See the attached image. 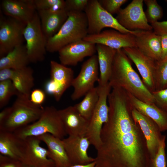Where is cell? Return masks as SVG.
Listing matches in <instances>:
<instances>
[{"instance_id": "44", "label": "cell", "mask_w": 167, "mask_h": 167, "mask_svg": "<svg viewBox=\"0 0 167 167\" xmlns=\"http://www.w3.org/2000/svg\"><path fill=\"white\" fill-rule=\"evenodd\" d=\"M20 167H32L28 165H25L21 163V164Z\"/></svg>"}, {"instance_id": "22", "label": "cell", "mask_w": 167, "mask_h": 167, "mask_svg": "<svg viewBox=\"0 0 167 167\" xmlns=\"http://www.w3.org/2000/svg\"><path fill=\"white\" fill-rule=\"evenodd\" d=\"M1 5L5 15L26 24L33 18L36 11L33 0H3Z\"/></svg>"}, {"instance_id": "4", "label": "cell", "mask_w": 167, "mask_h": 167, "mask_svg": "<svg viewBox=\"0 0 167 167\" xmlns=\"http://www.w3.org/2000/svg\"><path fill=\"white\" fill-rule=\"evenodd\" d=\"M8 116L0 124V131L14 132L37 121L44 108L33 104L30 97L18 94Z\"/></svg>"}, {"instance_id": "3", "label": "cell", "mask_w": 167, "mask_h": 167, "mask_svg": "<svg viewBox=\"0 0 167 167\" xmlns=\"http://www.w3.org/2000/svg\"><path fill=\"white\" fill-rule=\"evenodd\" d=\"M58 32L47 40V51L54 53L73 42L83 40L88 35V22L84 12L70 11Z\"/></svg>"}, {"instance_id": "33", "label": "cell", "mask_w": 167, "mask_h": 167, "mask_svg": "<svg viewBox=\"0 0 167 167\" xmlns=\"http://www.w3.org/2000/svg\"><path fill=\"white\" fill-rule=\"evenodd\" d=\"M36 11L49 10L58 11L65 9V1L64 0H33Z\"/></svg>"}, {"instance_id": "18", "label": "cell", "mask_w": 167, "mask_h": 167, "mask_svg": "<svg viewBox=\"0 0 167 167\" xmlns=\"http://www.w3.org/2000/svg\"><path fill=\"white\" fill-rule=\"evenodd\" d=\"M62 140L72 165H85L95 161V158L88 154L91 144L85 136H68Z\"/></svg>"}, {"instance_id": "24", "label": "cell", "mask_w": 167, "mask_h": 167, "mask_svg": "<svg viewBox=\"0 0 167 167\" xmlns=\"http://www.w3.org/2000/svg\"><path fill=\"white\" fill-rule=\"evenodd\" d=\"M36 137L46 145L49 157L54 163L55 167H69L72 165L62 139L49 134Z\"/></svg>"}, {"instance_id": "19", "label": "cell", "mask_w": 167, "mask_h": 167, "mask_svg": "<svg viewBox=\"0 0 167 167\" xmlns=\"http://www.w3.org/2000/svg\"><path fill=\"white\" fill-rule=\"evenodd\" d=\"M33 73L32 69L28 66L20 69L0 70V81L11 80L18 92V95L30 97L31 89L34 86Z\"/></svg>"}, {"instance_id": "7", "label": "cell", "mask_w": 167, "mask_h": 167, "mask_svg": "<svg viewBox=\"0 0 167 167\" xmlns=\"http://www.w3.org/2000/svg\"><path fill=\"white\" fill-rule=\"evenodd\" d=\"M84 12L88 22V33L94 35L101 32L105 28H109L123 33H132L122 26L116 19L106 11L98 0H89Z\"/></svg>"}, {"instance_id": "31", "label": "cell", "mask_w": 167, "mask_h": 167, "mask_svg": "<svg viewBox=\"0 0 167 167\" xmlns=\"http://www.w3.org/2000/svg\"><path fill=\"white\" fill-rule=\"evenodd\" d=\"M18 95V92L11 80L0 81V109L8 104L12 96Z\"/></svg>"}, {"instance_id": "10", "label": "cell", "mask_w": 167, "mask_h": 167, "mask_svg": "<svg viewBox=\"0 0 167 167\" xmlns=\"http://www.w3.org/2000/svg\"><path fill=\"white\" fill-rule=\"evenodd\" d=\"M99 66L97 56L94 54L84 62L78 75L71 84L74 88L71 98L73 101L79 99L94 88L99 79Z\"/></svg>"}, {"instance_id": "30", "label": "cell", "mask_w": 167, "mask_h": 167, "mask_svg": "<svg viewBox=\"0 0 167 167\" xmlns=\"http://www.w3.org/2000/svg\"><path fill=\"white\" fill-rule=\"evenodd\" d=\"M153 80L155 91L167 88V59L156 62Z\"/></svg>"}, {"instance_id": "17", "label": "cell", "mask_w": 167, "mask_h": 167, "mask_svg": "<svg viewBox=\"0 0 167 167\" xmlns=\"http://www.w3.org/2000/svg\"><path fill=\"white\" fill-rule=\"evenodd\" d=\"M132 113L133 118L139 124L145 138L152 159L157 153L164 135L161 134L158 125L152 119L142 114L134 108Z\"/></svg>"}, {"instance_id": "42", "label": "cell", "mask_w": 167, "mask_h": 167, "mask_svg": "<svg viewBox=\"0 0 167 167\" xmlns=\"http://www.w3.org/2000/svg\"><path fill=\"white\" fill-rule=\"evenodd\" d=\"M11 110V107L4 108L0 113V124L4 121L8 116Z\"/></svg>"}, {"instance_id": "21", "label": "cell", "mask_w": 167, "mask_h": 167, "mask_svg": "<svg viewBox=\"0 0 167 167\" xmlns=\"http://www.w3.org/2000/svg\"><path fill=\"white\" fill-rule=\"evenodd\" d=\"M58 113L66 135H86L89 121L83 117L74 106L59 110Z\"/></svg>"}, {"instance_id": "29", "label": "cell", "mask_w": 167, "mask_h": 167, "mask_svg": "<svg viewBox=\"0 0 167 167\" xmlns=\"http://www.w3.org/2000/svg\"><path fill=\"white\" fill-rule=\"evenodd\" d=\"M84 96V98L81 101L74 106L83 117L89 121L99 98V92L97 86L92 88Z\"/></svg>"}, {"instance_id": "32", "label": "cell", "mask_w": 167, "mask_h": 167, "mask_svg": "<svg viewBox=\"0 0 167 167\" xmlns=\"http://www.w3.org/2000/svg\"><path fill=\"white\" fill-rule=\"evenodd\" d=\"M147 9L145 12L148 23L151 24L158 21L163 16L162 8L156 0H144Z\"/></svg>"}, {"instance_id": "9", "label": "cell", "mask_w": 167, "mask_h": 167, "mask_svg": "<svg viewBox=\"0 0 167 167\" xmlns=\"http://www.w3.org/2000/svg\"><path fill=\"white\" fill-rule=\"evenodd\" d=\"M0 58L5 56L16 47L23 44L26 24L12 18L0 14Z\"/></svg>"}, {"instance_id": "27", "label": "cell", "mask_w": 167, "mask_h": 167, "mask_svg": "<svg viewBox=\"0 0 167 167\" xmlns=\"http://www.w3.org/2000/svg\"><path fill=\"white\" fill-rule=\"evenodd\" d=\"M96 48L99 71L98 86H102L109 83L117 49L99 44Z\"/></svg>"}, {"instance_id": "2", "label": "cell", "mask_w": 167, "mask_h": 167, "mask_svg": "<svg viewBox=\"0 0 167 167\" xmlns=\"http://www.w3.org/2000/svg\"><path fill=\"white\" fill-rule=\"evenodd\" d=\"M109 83L112 88H122L142 101L155 103L151 92L133 69L122 49L116 50Z\"/></svg>"}, {"instance_id": "12", "label": "cell", "mask_w": 167, "mask_h": 167, "mask_svg": "<svg viewBox=\"0 0 167 167\" xmlns=\"http://www.w3.org/2000/svg\"><path fill=\"white\" fill-rule=\"evenodd\" d=\"M143 0H133L123 9L121 8L115 18L125 28L131 31L153 30L147 19L143 8Z\"/></svg>"}, {"instance_id": "14", "label": "cell", "mask_w": 167, "mask_h": 167, "mask_svg": "<svg viewBox=\"0 0 167 167\" xmlns=\"http://www.w3.org/2000/svg\"><path fill=\"white\" fill-rule=\"evenodd\" d=\"M96 52V44L82 40L66 45L58 52L60 63L65 66H75Z\"/></svg>"}, {"instance_id": "20", "label": "cell", "mask_w": 167, "mask_h": 167, "mask_svg": "<svg viewBox=\"0 0 167 167\" xmlns=\"http://www.w3.org/2000/svg\"><path fill=\"white\" fill-rule=\"evenodd\" d=\"M136 47L155 62L161 59V36L154 31L135 30L133 33Z\"/></svg>"}, {"instance_id": "43", "label": "cell", "mask_w": 167, "mask_h": 167, "mask_svg": "<svg viewBox=\"0 0 167 167\" xmlns=\"http://www.w3.org/2000/svg\"><path fill=\"white\" fill-rule=\"evenodd\" d=\"M69 167H96V163L94 161L91 163L85 165H74Z\"/></svg>"}, {"instance_id": "34", "label": "cell", "mask_w": 167, "mask_h": 167, "mask_svg": "<svg viewBox=\"0 0 167 167\" xmlns=\"http://www.w3.org/2000/svg\"><path fill=\"white\" fill-rule=\"evenodd\" d=\"M166 136L161 140L158 152L155 156L151 159L149 167H166L165 148Z\"/></svg>"}, {"instance_id": "26", "label": "cell", "mask_w": 167, "mask_h": 167, "mask_svg": "<svg viewBox=\"0 0 167 167\" xmlns=\"http://www.w3.org/2000/svg\"><path fill=\"white\" fill-rule=\"evenodd\" d=\"M128 93L135 109L154 121L161 131H167V112L159 107L154 103L144 102Z\"/></svg>"}, {"instance_id": "6", "label": "cell", "mask_w": 167, "mask_h": 167, "mask_svg": "<svg viewBox=\"0 0 167 167\" xmlns=\"http://www.w3.org/2000/svg\"><path fill=\"white\" fill-rule=\"evenodd\" d=\"M99 98L97 103L89 121L85 136L96 150L101 144V134L104 124L108 120L109 108L108 96L112 89L109 83L102 86H97Z\"/></svg>"}, {"instance_id": "41", "label": "cell", "mask_w": 167, "mask_h": 167, "mask_svg": "<svg viewBox=\"0 0 167 167\" xmlns=\"http://www.w3.org/2000/svg\"><path fill=\"white\" fill-rule=\"evenodd\" d=\"M161 36V60H164L167 59V34H163Z\"/></svg>"}, {"instance_id": "37", "label": "cell", "mask_w": 167, "mask_h": 167, "mask_svg": "<svg viewBox=\"0 0 167 167\" xmlns=\"http://www.w3.org/2000/svg\"><path fill=\"white\" fill-rule=\"evenodd\" d=\"M88 1L89 0H66L65 9L68 12H83Z\"/></svg>"}, {"instance_id": "1", "label": "cell", "mask_w": 167, "mask_h": 167, "mask_svg": "<svg viewBox=\"0 0 167 167\" xmlns=\"http://www.w3.org/2000/svg\"><path fill=\"white\" fill-rule=\"evenodd\" d=\"M108 119L101 132L96 167H149L151 159L139 124L133 118L128 93L112 89L108 98Z\"/></svg>"}, {"instance_id": "39", "label": "cell", "mask_w": 167, "mask_h": 167, "mask_svg": "<svg viewBox=\"0 0 167 167\" xmlns=\"http://www.w3.org/2000/svg\"><path fill=\"white\" fill-rule=\"evenodd\" d=\"M21 162L0 154V167H20Z\"/></svg>"}, {"instance_id": "45", "label": "cell", "mask_w": 167, "mask_h": 167, "mask_svg": "<svg viewBox=\"0 0 167 167\" xmlns=\"http://www.w3.org/2000/svg\"><path fill=\"white\" fill-rule=\"evenodd\" d=\"M165 1L167 2V0H165Z\"/></svg>"}, {"instance_id": "28", "label": "cell", "mask_w": 167, "mask_h": 167, "mask_svg": "<svg viewBox=\"0 0 167 167\" xmlns=\"http://www.w3.org/2000/svg\"><path fill=\"white\" fill-rule=\"evenodd\" d=\"M30 62L25 45L18 46L0 59V70L20 69L26 67Z\"/></svg>"}, {"instance_id": "35", "label": "cell", "mask_w": 167, "mask_h": 167, "mask_svg": "<svg viewBox=\"0 0 167 167\" xmlns=\"http://www.w3.org/2000/svg\"><path fill=\"white\" fill-rule=\"evenodd\" d=\"M101 6L108 12L113 15L117 14L121 7L127 0H98Z\"/></svg>"}, {"instance_id": "38", "label": "cell", "mask_w": 167, "mask_h": 167, "mask_svg": "<svg viewBox=\"0 0 167 167\" xmlns=\"http://www.w3.org/2000/svg\"><path fill=\"white\" fill-rule=\"evenodd\" d=\"M45 93L42 90L36 89L31 91L30 96V99L34 104L41 106L45 99Z\"/></svg>"}, {"instance_id": "25", "label": "cell", "mask_w": 167, "mask_h": 167, "mask_svg": "<svg viewBox=\"0 0 167 167\" xmlns=\"http://www.w3.org/2000/svg\"><path fill=\"white\" fill-rule=\"evenodd\" d=\"M25 148V140L14 132L0 131V153L21 162Z\"/></svg>"}, {"instance_id": "36", "label": "cell", "mask_w": 167, "mask_h": 167, "mask_svg": "<svg viewBox=\"0 0 167 167\" xmlns=\"http://www.w3.org/2000/svg\"><path fill=\"white\" fill-rule=\"evenodd\" d=\"M155 103L159 107L167 112V88L152 92Z\"/></svg>"}, {"instance_id": "5", "label": "cell", "mask_w": 167, "mask_h": 167, "mask_svg": "<svg viewBox=\"0 0 167 167\" xmlns=\"http://www.w3.org/2000/svg\"><path fill=\"white\" fill-rule=\"evenodd\" d=\"M14 133L23 140L28 137H38L46 134L62 139L66 135L58 110L53 106L44 108L42 114L37 121Z\"/></svg>"}, {"instance_id": "40", "label": "cell", "mask_w": 167, "mask_h": 167, "mask_svg": "<svg viewBox=\"0 0 167 167\" xmlns=\"http://www.w3.org/2000/svg\"><path fill=\"white\" fill-rule=\"evenodd\" d=\"M153 31L157 34L161 35L167 34V20L157 21L151 24Z\"/></svg>"}, {"instance_id": "15", "label": "cell", "mask_w": 167, "mask_h": 167, "mask_svg": "<svg viewBox=\"0 0 167 167\" xmlns=\"http://www.w3.org/2000/svg\"><path fill=\"white\" fill-rule=\"evenodd\" d=\"M25 140L24 154L21 162L32 167H55L49 157L47 149L40 145L41 141L36 137H30Z\"/></svg>"}, {"instance_id": "8", "label": "cell", "mask_w": 167, "mask_h": 167, "mask_svg": "<svg viewBox=\"0 0 167 167\" xmlns=\"http://www.w3.org/2000/svg\"><path fill=\"white\" fill-rule=\"evenodd\" d=\"M24 36L30 62L43 61L47 51V39L43 32L37 11L33 18L26 24Z\"/></svg>"}, {"instance_id": "11", "label": "cell", "mask_w": 167, "mask_h": 167, "mask_svg": "<svg viewBox=\"0 0 167 167\" xmlns=\"http://www.w3.org/2000/svg\"><path fill=\"white\" fill-rule=\"evenodd\" d=\"M50 79L46 83L45 89L47 93L59 101L65 92L71 86L74 78L72 69L54 61L50 62Z\"/></svg>"}, {"instance_id": "16", "label": "cell", "mask_w": 167, "mask_h": 167, "mask_svg": "<svg viewBox=\"0 0 167 167\" xmlns=\"http://www.w3.org/2000/svg\"><path fill=\"white\" fill-rule=\"evenodd\" d=\"M122 49L136 66L142 80L147 88L151 92L154 91L153 77L156 62L137 47H126Z\"/></svg>"}, {"instance_id": "13", "label": "cell", "mask_w": 167, "mask_h": 167, "mask_svg": "<svg viewBox=\"0 0 167 167\" xmlns=\"http://www.w3.org/2000/svg\"><path fill=\"white\" fill-rule=\"evenodd\" d=\"M133 33H123L115 30H108L96 34H88L83 40L117 50L126 47H136Z\"/></svg>"}, {"instance_id": "23", "label": "cell", "mask_w": 167, "mask_h": 167, "mask_svg": "<svg viewBox=\"0 0 167 167\" xmlns=\"http://www.w3.org/2000/svg\"><path fill=\"white\" fill-rule=\"evenodd\" d=\"M36 11L43 32L47 40L58 32L68 17V12L65 9Z\"/></svg>"}]
</instances>
